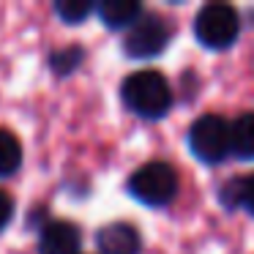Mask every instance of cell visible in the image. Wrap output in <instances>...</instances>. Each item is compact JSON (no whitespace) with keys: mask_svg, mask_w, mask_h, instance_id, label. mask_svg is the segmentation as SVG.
Listing matches in <instances>:
<instances>
[{"mask_svg":"<svg viewBox=\"0 0 254 254\" xmlns=\"http://www.w3.org/2000/svg\"><path fill=\"white\" fill-rule=\"evenodd\" d=\"M241 205L249 213H254V172L241 181Z\"/></svg>","mask_w":254,"mask_h":254,"instance_id":"cell-13","label":"cell"},{"mask_svg":"<svg viewBox=\"0 0 254 254\" xmlns=\"http://www.w3.org/2000/svg\"><path fill=\"white\" fill-rule=\"evenodd\" d=\"M22 164V145L8 128H0V178H8Z\"/></svg>","mask_w":254,"mask_h":254,"instance_id":"cell-10","label":"cell"},{"mask_svg":"<svg viewBox=\"0 0 254 254\" xmlns=\"http://www.w3.org/2000/svg\"><path fill=\"white\" fill-rule=\"evenodd\" d=\"M167 41H170V28L161 17L148 14L139 17L137 22L128 28L126 36V52L131 58H153L159 52H164Z\"/></svg>","mask_w":254,"mask_h":254,"instance_id":"cell-5","label":"cell"},{"mask_svg":"<svg viewBox=\"0 0 254 254\" xmlns=\"http://www.w3.org/2000/svg\"><path fill=\"white\" fill-rule=\"evenodd\" d=\"M79 58H82V52H79L77 47H71V50H63V52H58V55L52 58V63H55V71H71V68L79 63Z\"/></svg>","mask_w":254,"mask_h":254,"instance_id":"cell-12","label":"cell"},{"mask_svg":"<svg viewBox=\"0 0 254 254\" xmlns=\"http://www.w3.org/2000/svg\"><path fill=\"white\" fill-rule=\"evenodd\" d=\"M96 11H99L101 22L112 30L131 28V25L142 17V6H139L137 0H104Z\"/></svg>","mask_w":254,"mask_h":254,"instance_id":"cell-8","label":"cell"},{"mask_svg":"<svg viewBox=\"0 0 254 254\" xmlns=\"http://www.w3.org/2000/svg\"><path fill=\"white\" fill-rule=\"evenodd\" d=\"M128 191L145 205H167L178 194V175L164 161H150L131 175Z\"/></svg>","mask_w":254,"mask_h":254,"instance_id":"cell-4","label":"cell"},{"mask_svg":"<svg viewBox=\"0 0 254 254\" xmlns=\"http://www.w3.org/2000/svg\"><path fill=\"white\" fill-rule=\"evenodd\" d=\"M90 11H93L90 0H58L55 3V14L63 19V22H68V25L82 22Z\"/></svg>","mask_w":254,"mask_h":254,"instance_id":"cell-11","label":"cell"},{"mask_svg":"<svg viewBox=\"0 0 254 254\" xmlns=\"http://www.w3.org/2000/svg\"><path fill=\"white\" fill-rule=\"evenodd\" d=\"M121 99L134 115L153 121V118L167 115L172 104V90L159 71H134L131 77L123 79Z\"/></svg>","mask_w":254,"mask_h":254,"instance_id":"cell-1","label":"cell"},{"mask_svg":"<svg viewBox=\"0 0 254 254\" xmlns=\"http://www.w3.org/2000/svg\"><path fill=\"white\" fill-rule=\"evenodd\" d=\"M230 153L254 159V112H243L230 123Z\"/></svg>","mask_w":254,"mask_h":254,"instance_id":"cell-9","label":"cell"},{"mask_svg":"<svg viewBox=\"0 0 254 254\" xmlns=\"http://www.w3.org/2000/svg\"><path fill=\"white\" fill-rule=\"evenodd\" d=\"M189 148L205 164H219L230 156V123L219 115H202L189 128Z\"/></svg>","mask_w":254,"mask_h":254,"instance_id":"cell-3","label":"cell"},{"mask_svg":"<svg viewBox=\"0 0 254 254\" xmlns=\"http://www.w3.org/2000/svg\"><path fill=\"white\" fill-rule=\"evenodd\" d=\"M96 243H99L101 254H139V249H142L139 232L126 221L101 227L99 235H96Z\"/></svg>","mask_w":254,"mask_h":254,"instance_id":"cell-7","label":"cell"},{"mask_svg":"<svg viewBox=\"0 0 254 254\" xmlns=\"http://www.w3.org/2000/svg\"><path fill=\"white\" fill-rule=\"evenodd\" d=\"M241 33V17L227 3H208L194 19V36L208 50H227Z\"/></svg>","mask_w":254,"mask_h":254,"instance_id":"cell-2","label":"cell"},{"mask_svg":"<svg viewBox=\"0 0 254 254\" xmlns=\"http://www.w3.org/2000/svg\"><path fill=\"white\" fill-rule=\"evenodd\" d=\"M11 216H14V199L6 191H0V230H6Z\"/></svg>","mask_w":254,"mask_h":254,"instance_id":"cell-14","label":"cell"},{"mask_svg":"<svg viewBox=\"0 0 254 254\" xmlns=\"http://www.w3.org/2000/svg\"><path fill=\"white\" fill-rule=\"evenodd\" d=\"M82 235L71 221H50L39 235L41 254H77Z\"/></svg>","mask_w":254,"mask_h":254,"instance_id":"cell-6","label":"cell"}]
</instances>
